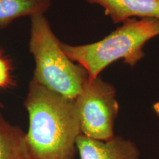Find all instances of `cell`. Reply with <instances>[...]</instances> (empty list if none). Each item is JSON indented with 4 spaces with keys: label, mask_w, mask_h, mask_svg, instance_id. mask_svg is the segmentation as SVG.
Returning <instances> with one entry per match:
<instances>
[{
    "label": "cell",
    "mask_w": 159,
    "mask_h": 159,
    "mask_svg": "<svg viewBox=\"0 0 159 159\" xmlns=\"http://www.w3.org/2000/svg\"><path fill=\"white\" fill-rule=\"evenodd\" d=\"M12 84L11 66L4 57L0 55V89Z\"/></svg>",
    "instance_id": "cell-9"
},
{
    "label": "cell",
    "mask_w": 159,
    "mask_h": 159,
    "mask_svg": "<svg viewBox=\"0 0 159 159\" xmlns=\"http://www.w3.org/2000/svg\"><path fill=\"white\" fill-rule=\"evenodd\" d=\"M0 159H33L26 133L7 122L0 112Z\"/></svg>",
    "instance_id": "cell-7"
},
{
    "label": "cell",
    "mask_w": 159,
    "mask_h": 159,
    "mask_svg": "<svg viewBox=\"0 0 159 159\" xmlns=\"http://www.w3.org/2000/svg\"><path fill=\"white\" fill-rule=\"evenodd\" d=\"M1 107H2V105L1 103H0V108H1Z\"/></svg>",
    "instance_id": "cell-11"
},
{
    "label": "cell",
    "mask_w": 159,
    "mask_h": 159,
    "mask_svg": "<svg viewBox=\"0 0 159 159\" xmlns=\"http://www.w3.org/2000/svg\"><path fill=\"white\" fill-rule=\"evenodd\" d=\"M159 35V20L129 19L116 30L97 42L72 46L61 43L65 54L77 62L89 75V80L116 60L134 66L144 56V44Z\"/></svg>",
    "instance_id": "cell-2"
},
{
    "label": "cell",
    "mask_w": 159,
    "mask_h": 159,
    "mask_svg": "<svg viewBox=\"0 0 159 159\" xmlns=\"http://www.w3.org/2000/svg\"><path fill=\"white\" fill-rule=\"evenodd\" d=\"M76 148L80 159H139L140 152L134 142L114 136L108 141H100L81 134Z\"/></svg>",
    "instance_id": "cell-5"
},
{
    "label": "cell",
    "mask_w": 159,
    "mask_h": 159,
    "mask_svg": "<svg viewBox=\"0 0 159 159\" xmlns=\"http://www.w3.org/2000/svg\"><path fill=\"white\" fill-rule=\"evenodd\" d=\"M24 105L30 121L26 140L33 159H75L81 134L75 100L32 80Z\"/></svg>",
    "instance_id": "cell-1"
},
{
    "label": "cell",
    "mask_w": 159,
    "mask_h": 159,
    "mask_svg": "<svg viewBox=\"0 0 159 159\" xmlns=\"http://www.w3.org/2000/svg\"><path fill=\"white\" fill-rule=\"evenodd\" d=\"M51 5V0H0V28L15 19L43 13Z\"/></svg>",
    "instance_id": "cell-8"
},
{
    "label": "cell",
    "mask_w": 159,
    "mask_h": 159,
    "mask_svg": "<svg viewBox=\"0 0 159 159\" xmlns=\"http://www.w3.org/2000/svg\"><path fill=\"white\" fill-rule=\"evenodd\" d=\"M81 134L100 141L114 137L119 103L114 85L97 77L85 83L75 99Z\"/></svg>",
    "instance_id": "cell-4"
},
{
    "label": "cell",
    "mask_w": 159,
    "mask_h": 159,
    "mask_svg": "<svg viewBox=\"0 0 159 159\" xmlns=\"http://www.w3.org/2000/svg\"><path fill=\"white\" fill-rule=\"evenodd\" d=\"M100 5L114 23L124 22L131 17L159 20V0H85Z\"/></svg>",
    "instance_id": "cell-6"
},
{
    "label": "cell",
    "mask_w": 159,
    "mask_h": 159,
    "mask_svg": "<svg viewBox=\"0 0 159 159\" xmlns=\"http://www.w3.org/2000/svg\"><path fill=\"white\" fill-rule=\"evenodd\" d=\"M31 18L29 47L35 60L33 80L66 98L75 100L89 80L87 71L65 54L43 13Z\"/></svg>",
    "instance_id": "cell-3"
},
{
    "label": "cell",
    "mask_w": 159,
    "mask_h": 159,
    "mask_svg": "<svg viewBox=\"0 0 159 159\" xmlns=\"http://www.w3.org/2000/svg\"><path fill=\"white\" fill-rule=\"evenodd\" d=\"M153 110L155 113L157 114V116L159 117V101L153 105Z\"/></svg>",
    "instance_id": "cell-10"
}]
</instances>
